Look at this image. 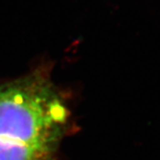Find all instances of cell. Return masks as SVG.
I'll list each match as a JSON object with an SVG mask.
<instances>
[{
	"label": "cell",
	"mask_w": 160,
	"mask_h": 160,
	"mask_svg": "<svg viewBox=\"0 0 160 160\" xmlns=\"http://www.w3.org/2000/svg\"><path fill=\"white\" fill-rule=\"evenodd\" d=\"M68 117L46 72L37 70L0 86V144L53 153Z\"/></svg>",
	"instance_id": "1"
},
{
	"label": "cell",
	"mask_w": 160,
	"mask_h": 160,
	"mask_svg": "<svg viewBox=\"0 0 160 160\" xmlns=\"http://www.w3.org/2000/svg\"><path fill=\"white\" fill-rule=\"evenodd\" d=\"M52 153L35 149H15L0 144V160H48Z\"/></svg>",
	"instance_id": "2"
}]
</instances>
